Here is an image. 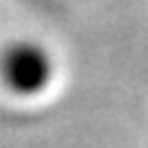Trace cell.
I'll use <instances>...</instances> for the list:
<instances>
[{"mask_svg":"<svg viewBox=\"0 0 148 148\" xmlns=\"http://www.w3.org/2000/svg\"><path fill=\"white\" fill-rule=\"evenodd\" d=\"M55 75L52 55L36 42H16L0 52V81L18 96L42 94Z\"/></svg>","mask_w":148,"mask_h":148,"instance_id":"6da1fadb","label":"cell"}]
</instances>
